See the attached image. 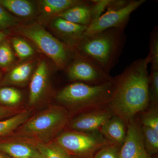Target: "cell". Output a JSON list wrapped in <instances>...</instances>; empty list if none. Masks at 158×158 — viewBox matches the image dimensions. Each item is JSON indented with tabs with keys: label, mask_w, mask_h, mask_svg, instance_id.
Instances as JSON below:
<instances>
[{
	"label": "cell",
	"mask_w": 158,
	"mask_h": 158,
	"mask_svg": "<svg viewBox=\"0 0 158 158\" xmlns=\"http://www.w3.org/2000/svg\"><path fill=\"white\" fill-rule=\"evenodd\" d=\"M118 158H120L118 157Z\"/></svg>",
	"instance_id": "obj_36"
},
{
	"label": "cell",
	"mask_w": 158,
	"mask_h": 158,
	"mask_svg": "<svg viewBox=\"0 0 158 158\" xmlns=\"http://www.w3.org/2000/svg\"><path fill=\"white\" fill-rule=\"evenodd\" d=\"M0 158H6L3 154L0 152Z\"/></svg>",
	"instance_id": "obj_32"
},
{
	"label": "cell",
	"mask_w": 158,
	"mask_h": 158,
	"mask_svg": "<svg viewBox=\"0 0 158 158\" xmlns=\"http://www.w3.org/2000/svg\"><path fill=\"white\" fill-rule=\"evenodd\" d=\"M37 60L24 62L16 65L7 73L0 86H23L28 81L37 67Z\"/></svg>",
	"instance_id": "obj_15"
},
{
	"label": "cell",
	"mask_w": 158,
	"mask_h": 158,
	"mask_svg": "<svg viewBox=\"0 0 158 158\" xmlns=\"http://www.w3.org/2000/svg\"><path fill=\"white\" fill-rule=\"evenodd\" d=\"M31 111L25 110L4 120H0V137L9 135L19 127L31 116Z\"/></svg>",
	"instance_id": "obj_19"
},
{
	"label": "cell",
	"mask_w": 158,
	"mask_h": 158,
	"mask_svg": "<svg viewBox=\"0 0 158 158\" xmlns=\"http://www.w3.org/2000/svg\"><path fill=\"white\" fill-rule=\"evenodd\" d=\"M73 58L65 68L66 76L70 81L101 85L114 81V78L90 59L76 52Z\"/></svg>",
	"instance_id": "obj_7"
},
{
	"label": "cell",
	"mask_w": 158,
	"mask_h": 158,
	"mask_svg": "<svg viewBox=\"0 0 158 158\" xmlns=\"http://www.w3.org/2000/svg\"><path fill=\"white\" fill-rule=\"evenodd\" d=\"M15 57L11 46L5 40L0 44V68L6 69L14 63Z\"/></svg>",
	"instance_id": "obj_23"
},
{
	"label": "cell",
	"mask_w": 158,
	"mask_h": 158,
	"mask_svg": "<svg viewBox=\"0 0 158 158\" xmlns=\"http://www.w3.org/2000/svg\"><path fill=\"white\" fill-rule=\"evenodd\" d=\"M11 43L15 53L20 59L23 60L34 55V48L25 40L21 37H14L11 38Z\"/></svg>",
	"instance_id": "obj_22"
},
{
	"label": "cell",
	"mask_w": 158,
	"mask_h": 158,
	"mask_svg": "<svg viewBox=\"0 0 158 158\" xmlns=\"http://www.w3.org/2000/svg\"><path fill=\"white\" fill-rule=\"evenodd\" d=\"M0 6L21 17H30L36 12L35 5L27 0H0Z\"/></svg>",
	"instance_id": "obj_17"
},
{
	"label": "cell",
	"mask_w": 158,
	"mask_h": 158,
	"mask_svg": "<svg viewBox=\"0 0 158 158\" xmlns=\"http://www.w3.org/2000/svg\"><path fill=\"white\" fill-rule=\"evenodd\" d=\"M20 90L10 86L0 87V105L9 107H14L19 104L22 99Z\"/></svg>",
	"instance_id": "obj_21"
},
{
	"label": "cell",
	"mask_w": 158,
	"mask_h": 158,
	"mask_svg": "<svg viewBox=\"0 0 158 158\" xmlns=\"http://www.w3.org/2000/svg\"><path fill=\"white\" fill-rule=\"evenodd\" d=\"M145 2V0L130 1L122 8L107 9L88 27L85 36L113 28H125L131 15Z\"/></svg>",
	"instance_id": "obj_8"
},
{
	"label": "cell",
	"mask_w": 158,
	"mask_h": 158,
	"mask_svg": "<svg viewBox=\"0 0 158 158\" xmlns=\"http://www.w3.org/2000/svg\"><path fill=\"white\" fill-rule=\"evenodd\" d=\"M49 69L45 60L38 62L31 78L29 92V104L34 106L45 94L48 86Z\"/></svg>",
	"instance_id": "obj_13"
},
{
	"label": "cell",
	"mask_w": 158,
	"mask_h": 158,
	"mask_svg": "<svg viewBox=\"0 0 158 158\" xmlns=\"http://www.w3.org/2000/svg\"><path fill=\"white\" fill-rule=\"evenodd\" d=\"M99 131L108 141L118 146L122 145L126 137L125 123L121 118L115 115L105 123Z\"/></svg>",
	"instance_id": "obj_16"
},
{
	"label": "cell",
	"mask_w": 158,
	"mask_h": 158,
	"mask_svg": "<svg viewBox=\"0 0 158 158\" xmlns=\"http://www.w3.org/2000/svg\"><path fill=\"white\" fill-rule=\"evenodd\" d=\"M126 137L119 150L120 158H150L144 146L142 125L135 118L128 123Z\"/></svg>",
	"instance_id": "obj_10"
},
{
	"label": "cell",
	"mask_w": 158,
	"mask_h": 158,
	"mask_svg": "<svg viewBox=\"0 0 158 158\" xmlns=\"http://www.w3.org/2000/svg\"><path fill=\"white\" fill-rule=\"evenodd\" d=\"M51 27L61 40V41L75 50L77 46L85 37L87 26L70 22L58 16L51 22Z\"/></svg>",
	"instance_id": "obj_12"
},
{
	"label": "cell",
	"mask_w": 158,
	"mask_h": 158,
	"mask_svg": "<svg viewBox=\"0 0 158 158\" xmlns=\"http://www.w3.org/2000/svg\"><path fill=\"white\" fill-rule=\"evenodd\" d=\"M18 20L0 6V31H3L18 24Z\"/></svg>",
	"instance_id": "obj_28"
},
{
	"label": "cell",
	"mask_w": 158,
	"mask_h": 158,
	"mask_svg": "<svg viewBox=\"0 0 158 158\" xmlns=\"http://www.w3.org/2000/svg\"><path fill=\"white\" fill-rule=\"evenodd\" d=\"M120 147L116 144H109L99 150L94 158H118Z\"/></svg>",
	"instance_id": "obj_29"
},
{
	"label": "cell",
	"mask_w": 158,
	"mask_h": 158,
	"mask_svg": "<svg viewBox=\"0 0 158 158\" xmlns=\"http://www.w3.org/2000/svg\"><path fill=\"white\" fill-rule=\"evenodd\" d=\"M148 90L150 104L151 106H158V69H152L149 75Z\"/></svg>",
	"instance_id": "obj_27"
},
{
	"label": "cell",
	"mask_w": 158,
	"mask_h": 158,
	"mask_svg": "<svg viewBox=\"0 0 158 158\" xmlns=\"http://www.w3.org/2000/svg\"><path fill=\"white\" fill-rule=\"evenodd\" d=\"M156 27L151 33L149 41V53L147 57L152 64V69H158V31Z\"/></svg>",
	"instance_id": "obj_25"
},
{
	"label": "cell",
	"mask_w": 158,
	"mask_h": 158,
	"mask_svg": "<svg viewBox=\"0 0 158 158\" xmlns=\"http://www.w3.org/2000/svg\"><path fill=\"white\" fill-rule=\"evenodd\" d=\"M69 121L68 110L63 106H52L30 117L18 128L20 136L36 142L51 141Z\"/></svg>",
	"instance_id": "obj_4"
},
{
	"label": "cell",
	"mask_w": 158,
	"mask_h": 158,
	"mask_svg": "<svg viewBox=\"0 0 158 158\" xmlns=\"http://www.w3.org/2000/svg\"><path fill=\"white\" fill-rule=\"evenodd\" d=\"M73 158H79L77 157H74Z\"/></svg>",
	"instance_id": "obj_34"
},
{
	"label": "cell",
	"mask_w": 158,
	"mask_h": 158,
	"mask_svg": "<svg viewBox=\"0 0 158 158\" xmlns=\"http://www.w3.org/2000/svg\"><path fill=\"white\" fill-rule=\"evenodd\" d=\"M0 152L12 158H44L35 144L23 141H0Z\"/></svg>",
	"instance_id": "obj_14"
},
{
	"label": "cell",
	"mask_w": 158,
	"mask_h": 158,
	"mask_svg": "<svg viewBox=\"0 0 158 158\" xmlns=\"http://www.w3.org/2000/svg\"></svg>",
	"instance_id": "obj_35"
},
{
	"label": "cell",
	"mask_w": 158,
	"mask_h": 158,
	"mask_svg": "<svg viewBox=\"0 0 158 158\" xmlns=\"http://www.w3.org/2000/svg\"><path fill=\"white\" fill-rule=\"evenodd\" d=\"M1 81H2V75H1V72H0V84H1Z\"/></svg>",
	"instance_id": "obj_33"
},
{
	"label": "cell",
	"mask_w": 158,
	"mask_h": 158,
	"mask_svg": "<svg viewBox=\"0 0 158 158\" xmlns=\"http://www.w3.org/2000/svg\"><path fill=\"white\" fill-rule=\"evenodd\" d=\"M141 121L142 126L147 127L158 132V107L151 106L141 113Z\"/></svg>",
	"instance_id": "obj_26"
},
{
	"label": "cell",
	"mask_w": 158,
	"mask_h": 158,
	"mask_svg": "<svg viewBox=\"0 0 158 158\" xmlns=\"http://www.w3.org/2000/svg\"><path fill=\"white\" fill-rule=\"evenodd\" d=\"M35 144L44 158H71L70 154L56 141L36 142Z\"/></svg>",
	"instance_id": "obj_20"
},
{
	"label": "cell",
	"mask_w": 158,
	"mask_h": 158,
	"mask_svg": "<svg viewBox=\"0 0 158 158\" xmlns=\"http://www.w3.org/2000/svg\"><path fill=\"white\" fill-rule=\"evenodd\" d=\"M56 141L70 154L88 157L111 143L99 131L91 132L67 131L59 135Z\"/></svg>",
	"instance_id": "obj_6"
},
{
	"label": "cell",
	"mask_w": 158,
	"mask_h": 158,
	"mask_svg": "<svg viewBox=\"0 0 158 158\" xmlns=\"http://www.w3.org/2000/svg\"><path fill=\"white\" fill-rule=\"evenodd\" d=\"M110 0L84 1L57 16L77 24L89 27L106 11Z\"/></svg>",
	"instance_id": "obj_9"
},
{
	"label": "cell",
	"mask_w": 158,
	"mask_h": 158,
	"mask_svg": "<svg viewBox=\"0 0 158 158\" xmlns=\"http://www.w3.org/2000/svg\"><path fill=\"white\" fill-rule=\"evenodd\" d=\"M6 37V33L4 31H0V44L5 40Z\"/></svg>",
	"instance_id": "obj_31"
},
{
	"label": "cell",
	"mask_w": 158,
	"mask_h": 158,
	"mask_svg": "<svg viewBox=\"0 0 158 158\" xmlns=\"http://www.w3.org/2000/svg\"><path fill=\"white\" fill-rule=\"evenodd\" d=\"M21 111L17 108L9 107L0 105V120L4 118H9L20 113Z\"/></svg>",
	"instance_id": "obj_30"
},
{
	"label": "cell",
	"mask_w": 158,
	"mask_h": 158,
	"mask_svg": "<svg viewBox=\"0 0 158 158\" xmlns=\"http://www.w3.org/2000/svg\"><path fill=\"white\" fill-rule=\"evenodd\" d=\"M79 0H42L39 2L40 9L45 16H57L59 13L81 4Z\"/></svg>",
	"instance_id": "obj_18"
},
{
	"label": "cell",
	"mask_w": 158,
	"mask_h": 158,
	"mask_svg": "<svg viewBox=\"0 0 158 158\" xmlns=\"http://www.w3.org/2000/svg\"><path fill=\"white\" fill-rule=\"evenodd\" d=\"M124 31V28H113L85 36L77 46L76 52L110 74L118 63L125 44Z\"/></svg>",
	"instance_id": "obj_2"
},
{
	"label": "cell",
	"mask_w": 158,
	"mask_h": 158,
	"mask_svg": "<svg viewBox=\"0 0 158 158\" xmlns=\"http://www.w3.org/2000/svg\"><path fill=\"white\" fill-rule=\"evenodd\" d=\"M115 87V79L101 85L72 82L59 90L56 99L64 107L84 113L107 107Z\"/></svg>",
	"instance_id": "obj_3"
},
{
	"label": "cell",
	"mask_w": 158,
	"mask_h": 158,
	"mask_svg": "<svg viewBox=\"0 0 158 158\" xmlns=\"http://www.w3.org/2000/svg\"><path fill=\"white\" fill-rule=\"evenodd\" d=\"M147 56L138 59L114 78L115 87L107 107L126 124L149 106Z\"/></svg>",
	"instance_id": "obj_1"
},
{
	"label": "cell",
	"mask_w": 158,
	"mask_h": 158,
	"mask_svg": "<svg viewBox=\"0 0 158 158\" xmlns=\"http://www.w3.org/2000/svg\"><path fill=\"white\" fill-rule=\"evenodd\" d=\"M114 116L108 107L84 112L69 122L67 127L73 131L91 132L99 131L106 121Z\"/></svg>",
	"instance_id": "obj_11"
},
{
	"label": "cell",
	"mask_w": 158,
	"mask_h": 158,
	"mask_svg": "<svg viewBox=\"0 0 158 158\" xmlns=\"http://www.w3.org/2000/svg\"><path fill=\"white\" fill-rule=\"evenodd\" d=\"M18 33L30 40L51 59L58 69H65L73 58L76 51L57 39L37 23L22 26Z\"/></svg>",
	"instance_id": "obj_5"
},
{
	"label": "cell",
	"mask_w": 158,
	"mask_h": 158,
	"mask_svg": "<svg viewBox=\"0 0 158 158\" xmlns=\"http://www.w3.org/2000/svg\"><path fill=\"white\" fill-rule=\"evenodd\" d=\"M144 148L146 151L156 152L158 150V132L142 125Z\"/></svg>",
	"instance_id": "obj_24"
}]
</instances>
